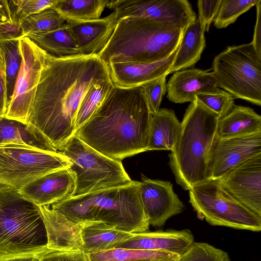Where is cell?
Masks as SVG:
<instances>
[{
    "label": "cell",
    "mask_w": 261,
    "mask_h": 261,
    "mask_svg": "<svg viewBox=\"0 0 261 261\" xmlns=\"http://www.w3.org/2000/svg\"><path fill=\"white\" fill-rule=\"evenodd\" d=\"M222 0H199L197 1L198 10V19L202 31L208 32L219 9Z\"/></svg>",
    "instance_id": "74e56055"
},
{
    "label": "cell",
    "mask_w": 261,
    "mask_h": 261,
    "mask_svg": "<svg viewBox=\"0 0 261 261\" xmlns=\"http://www.w3.org/2000/svg\"><path fill=\"white\" fill-rule=\"evenodd\" d=\"M256 19L253 40L251 42L258 56L261 58V2L256 5Z\"/></svg>",
    "instance_id": "b9f144b4"
},
{
    "label": "cell",
    "mask_w": 261,
    "mask_h": 261,
    "mask_svg": "<svg viewBox=\"0 0 261 261\" xmlns=\"http://www.w3.org/2000/svg\"><path fill=\"white\" fill-rule=\"evenodd\" d=\"M110 78L108 67L97 55L56 57L46 52L27 123L60 151L75 135L76 115L87 92Z\"/></svg>",
    "instance_id": "6da1fadb"
},
{
    "label": "cell",
    "mask_w": 261,
    "mask_h": 261,
    "mask_svg": "<svg viewBox=\"0 0 261 261\" xmlns=\"http://www.w3.org/2000/svg\"><path fill=\"white\" fill-rule=\"evenodd\" d=\"M219 118L196 99L186 110L178 138L168 155L176 182L185 190L210 179L209 165Z\"/></svg>",
    "instance_id": "277c9868"
},
{
    "label": "cell",
    "mask_w": 261,
    "mask_h": 261,
    "mask_svg": "<svg viewBox=\"0 0 261 261\" xmlns=\"http://www.w3.org/2000/svg\"><path fill=\"white\" fill-rule=\"evenodd\" d=\"M113 11L98 19L66 24L81 55H98L105 47L117 24Z\"/></svg>",
    "instance_id": "ffe728a7"
},
{
    "label": "cell",
    "mask_w": 261,
    "mask_h": 261,
    "mask_svg": "<svg viewBox=\"0 0 261 261\" xmlns=\"http://www.w3.org/2000/svg\"><path fill=\"white\" fill-rule=\"evenodd\" d=\"M21 144L40 150L58 152L44 136L28 123L0 117V146Z\"/></svg>",
    "instance_id": "d4e9b609"
},
{
    "label": "cell",
    "mask_w": 261,
    "mask_h": 261,
    "mask_svg": "<svg viewBox=\"0 0 261 261\" xmlns=\"http://www.w3.org/2000/svg\"><path fill=\"white\" fill-rule=\"evenodd\" d=\"M233 96L228 92L217 88L215 90L196 96V99L220 118L226 115L234 103Z\"/></svg>",
    "instance_id": "836d02e7"
},
{
    "label": "cell",
    "mask_w": 261,
    "mask_h": 261,
    "mask_svg": "<svg viewBox=\"0 0 261 261\" xmlns=\"http://www.w3.org/2000/svg\"><path fill=\"white\" fill-rule=\"evenodd\" d=\"M139 182L73 196L49 206L75 223L98 222L133 233L148 231Z\"/></svg>",
    "instance_id": "3957f363"
},
{
    "label": "cell",
    "mask_w": 261,
    "mask_h": 261,
    "mask_svg": "<svg viewBox=\"0 0 261 261\" xmlns=\"http://www.w3.org/2000/svg\"><path fill=\"white\" fill-rule=\"evenodd\" d=\"M12 20L8 1L0 0V25Z\"/></svg>",
    "instance_id": "7bdbcfd3"
},
{
    "label": "cell",
    "mask_w": 261,
    "mask_h": 261,
    "mask_svg": "<svg viewBox=\"0 0 261 261\" xmlns=\"http://www.w3.org/2000/svg\"><path fill=\"white\" fill-rule=\"evenodd\" d=\"M109 0H57L51 7L65 21L84 22L100 18Z\"/></svg>",
    "instance_id": "83f0119b"
},
{
    "label": "cell",
    "mask_w": 261,
    "mask_h": 261,
    "mask_svg": "<svg viewBox=\"0 0 261 261\" xmlns=\"http://www.w3.org/2000/svg\"><path fill=\"white\" fill-rule=\"evenodd\" d=\"M180 256L175 257H171L165 259H154L150 261H178Z\"/></svg>",
    "instance_id": "f6af8a7d"
},
{
    "label": "cell",
    "mask_w": 261,
    "mask_h": 261,
    "mask_svg": "<svg viewBox=\"0 0 261 261\" xmlns=\"http://www.w3.org/2000/svg\"><path fill=\"white\" fill-rule=\"evenodd\" d=\"M40 258L38 256H28L16 258L11 261H40Z\"/></svg>",
    "instance_id": "ee69618b"
},
{
    "label": "cell",
    "mask_w": 261,
    "mask_h": 261,
    "mask_svg": "<svg viewBox=\"0 0 261 261\" xmlns=\"http://www.w3.org/2000/svg\"><path fill=\"white\" fill-rule=\"evenodd\" d=\"M261 153V131L216 139L209 165L210 179H217L243 162Z\"/></svg>",
    "instance_id": "4fadbf2b"
},
{
    "label": "cell",
    "mask_w": 261,
    "mask_h": 261,
    "mask_svg": "<svg viewBox=\"0 0 261 261\" xmlns=\"http://www.w3.org/2000/svg\"><path fill=\"white\" fill-rule=\"evenodd\" d=\"M166 76L160 77L141 86L151 114L157 112L160 109L167 91Z\"/></svg>",
    "instance_id": "8d00e7d4"
},
{
    "label": "cell",
    "mask_w": 261,
    "mask_h": 261,
    "mask_svg": "<svg viewBox=\"0 0 261 261\" xmlns=\"http://www.w3.org/2000/svg\"><path fill=\"white\" fill-rule=\"evenodd\" d=\"M151 114L141 86H114L98 110L75 133L114 160L147 151Z\"/></svg>",
    "instance_id": "7a4b0ae2"
},
{
    "label": "cell",
    "mask_w": 261,
    "mask_h": 261,
    "mask_svg": "<svg viewBox=\"0 0 261 261\" xmlns=\"http://www.w3.org/2000/svg\"><path fill=\"white\" fill-rule=\"evenodd\" d=\"M40 261H90L82 251H55L42 256Z\"/></svg>",
    "instance_id": "f35d334b"
},
{
    "label": "cell",
    "mask_w": 261,
    "mask_h": 261,
    "mask_svg": "<svg viewBox=\"0 0 261 261\" xmlns=\"http://www.w3.org/2000/svg\"><path fill=\"white\" fill-rule=\"evenodd\" d=\"M47 234V248L54 251H82L81 224L49 206H39Z\"/></svg>",
    "instance_id": "44dd1931"
},
{
    "label": "cell",
    "mask_w": 261,
    "mask_h": 261,
    "mask_svg": "<svg viewBox=\"0 0 261 261\" xmlns=\"http://www.w3.org/2000/svg\"><path fill=\"white\" fill-rule=\"evenodd\" d=\"M75 190L74 175L69 168H65L45 174L18 191L24 198L38 206H50L73 196Z\"/></svg>",
    "instance_id": "2e32d148"
},
{
    "label": "cell",
    "mask_w": 261,
    "mask_h": 261,
    "mask_svg": "<svg viewBox=\"0 0 261 261\" xmlns=\"http://www.w3.org/2000/svg\"><path fill=\"white\" fill-rule=\"evenodd\" d=\"M22 36L20 24L13 20L0 25V39L19 38Z\"/></svg>",
    "instance_id": "60d3db41"
},
{
    "label": "cell",
    "mask_w": 261,
    "mask_h": 261,
    "mask_svg": "<svg viewBox=\"0 0 261 261\" xmlns=\"http://www.w3.org/2000/svg\"><path fill=\"white\" fill-rule=\"evenodd\" d=\"M58 152L71 162L69 169L75 180L74 196L124 186L133 181L121 162L99 152L75 135Z\"/></svg>",
    "instance_id": "52a82bcc"
},
{
    "label": "cell",
    "mask_w": 261,
    "mask_h": 261,
    "mask_svg": "<svg viewBox=\"0 0 261 261\" xmlns=\"http://www.w3.org/2000/svg\"><path fill=\"white\" fill-rule=\"evenodd\" d=\"M107 7L113 9L117 22L125 17H139L185 30L197 19L187 0H112Z\"/></svg>",
    "instance_id": "7c38bea8"
},
{
    "label": "cell",
    "mask_w": 261,
    "mask_h": 261,
    "mask_svg": "<svg viewBox=\"0 0 261 261\" xmlns=\"http://www.w3.org/2000/svg\"><path fill=\"white\" fill-rule=\"evenodd\" d=\"M233 198L261 217V153L217 179Z\"/></svg>",
    "instance_id": "5bb4252c"
},
{
    "label": "cell",
    "mask_w": 261,
    "mask_h": 261,
    "mask_svg": "<svg viewBox=\"0 0 261 261\" xmlns=\"http://www.w3.org/2000/svg\"><path fill=\"white\" fill-rule=\"evenodd\" d=\"M65 21L53 8L34 13L20 24L22 36L29 34H39L51 32L63 27Z\"/></svg>",
    "instance_id": "1f68e13d"
},
{
    "label": "cell",
    "mask_w": 261,
    "mask_h": 261,
    "mask_svg": "<svg viewBox=\"0 0 261 261\" xmlns=\"http://www.w3.org/2000/svg\"><path fill=\"white\" fill-rule=\"evenodd\" d=\"M138 192L149 224L154 227L163 226L169 218L185 208L170 181L151 179L142 175Z\"/></svg>",
    "instance_id": "9a60e30c"
},
{
    "label": "cell",
    "mask_w": 261,
    "mask_h": 261,
    "mask_svg": "<svg viewBox=\"0 0 261 261\" xmlns=\"http://www.w3.org/2000/svg\"><path fill=\"white\" fill-rule=\"evenodd\" d=\"M260 2L261 0H222L213 20L214 26L217 29L226 28Z\"/></svg>",
    "instance_id": "d6a6232c"
},
{
    "label": "cell",
    "mask_w": 261,
    "mask_h": 261,
    "mask_svg": "<svg viewBox=\"0 0 261 261\" xmlns=\"http://www.w3.org/2000/svg\"><path fill=\"white\" fill-rule=\"evenodd\" d=\"M8 106L5 64L3 54L0 49V117L5 116Z\"/></svg>",
    "instance_id": "ab89813d"
},
{
    "label": "cell",
    "mask_w": 261,
    "mask_h": 261,
    "mask_svg": "<svg viewBox=\"0 0 261 261\" xmlns=\"http://www.w3.org/2000/svg\"><path fill=\"white\" fill-rule=\"evenodd\" d=\"M218 87L234 98L261 105V58L250 42L228 46L212 63Z\"/></svg>",
    "instance_id": "ba28073f"
},
{
    "label": "cell",
    "mask_w": 261,
    "mask_h": 261,
    "mask_svg": "<svg viewBox=\"0 0 261 261\" xmlns=\"http://www.w3.org/2000/svg\"><path fill=\"white\" fill-rule=\"evenodd\" d=\"M48 54L56 57L81 55L66 23L62 28L49 32L29 34L25 36Z\"/></svg>",
    "instance_id": "4316f807"
},
{
    "label": "cell",
    "mask_w": 261,
    "mask_h": 261,
    "mask_svg": "<svg viewBox=\"0 0 261 261\" xmlns=\"http://www.w3.org/2000/svg\"><path fill=\"white\" fill-rule=\"evenodd\" d=\"M205 45L204 33L197 18L184 30L170 73L194 66L200 59Z\"/></svg>",
    "instance_id": "484cf974"
},
{
    "label": "cell",
    "mask_w": 261,
    "mask_h": 261,
    "mask_svg": "<svg viewBox=\"0 0 261 261\" xmlns=\"http://www.w3.org/2000/svg\"><path fill=\"white\" fill-rule=\"evenodd\" d=\"M114 86L111 78L99 81L92 86L78 110L75 123L76 132L101 106Z\"/></svg>",
    "instance_id": "f1b7e54d"
},
{
    "label": "cell",
    "mask_w": 261,
    "mask_h": 261,
    "mask_svg": "<svg viewBox=\"0 0 261 261\" xmlns=\"http://www.w3.org/2000/svg\"><path fill=\"white\" fill-rule=\"evenodd\" d=\"M22 60L5 117L27 123L44 63L46 52L27 37L20 38Z\"/></svg>",
    "instance_id": "8fae6325"
},
{
    "label": "cell",
    "mask_w": 261,
    "mask_h": 261,
    "mask_svg": "<svg viewBox=\"0 0 261 261\" xmlns=\"http://www.w3.org/2000/svg\"><path fill=\"white\" fill-rule=\"evenodd\" d=\"M81 224L82 251L86 254L115 248L135 234L102 222H88Z\"/></svg>",
    "instance_id": "7402d4cb"
},
{
    "label": "cell",
    "mask_w": 261,
    "mask_h": 261,
    "mask_svg": "<svg viewBox=\"0 0 261 261\" xmlns=\"http://www.w3.org/2000/svg\"><path fill=\"white\" fill-rule=\"evenodd\" d=\"M57 0L8 1L13 21L19 24L28 16L51 8Z\"/></svg>",
    "instance_id": "d590c367"
},
{
    "label": "cell",
    "mask_w": 261,
    "mask_h": 261,
    "mask_svg": "<svg viewBox=\"0 0 261 261\" xmlns=\"http://www.w3.org/2000/svg\"><path fill=\"white\" fill-rule=\"evenodd\" d=\"M194 242L189 229L146 231L134 236L117 245L115 248L161 251L182 255Z\"/></svg>",
    "instance_id": "d6986e66"
},
{
    "label": "cell",
    "mask_w": 261,
    "mask_h": 261,
    "mask_svg": "<svg viewBox=\"0 0 261 261\" xmlns=\"http://www.w3.org/2000/svg\"><path fill=\"white\" fill-rule=\"evenodd\" d=\"M168 99L176 103L192 102L197 95L218 88L213 71L197 68L176 71L166 84Z\"/></svg>",
    "instance_id": "ac0fdd59"
},
{
    "label": "cell",
    "mask_w": 261,
    "mask_h": 261,
    "mask_svg": "<svg viewBox=\"0 0 261 261\" xmlns=\"http://www.w3.org/2000/svg\"><path fill=\"white\" fill-rule=\"evenodd\" d=\"M190 202L198 215L212 225L253 231L261 230V217L247 208L221 185L210 179L189 190Z\"/></svg>",
    "instance_id": "9c48e42d"
},
{
    "label": "cell",
    "mask_w": 261,
    "mask_h": 261,
    "mask_svg": "<svg viewBox=\"0 0 261 261\" xmlns=\"http://www.w3.org/2000/svg\"><path fill=\"white\" fill-rule=\"evenodd\" d=\"M178 261H230L228 254L206 243L193 242Z\"/></svg>",
    "instance_id": "e575fe53"
},
{
    "label": "cell",
    "mask_w": 261,
    "mask_h": 261,
    "mask_svg": "<svg viewBox=\"0 0 261 261\" xmlns=\"http://www.w3.org/2000/svg\"><path fill=\"white\" fill-rule=\"evenodd\" d=\"M90 261H150L180 256L168 252L125 248L87 254Z\"/></svg>",
    "instance_id": "4dcf8cb0"
},
{
    "label": "cell",
    "mask_w": 261,
    "mask_h": 261,
    "mask_svg": "<svg viewBox=\"0 0 261 261\" xmlns=\"http://www.w3.org/2000/svg\"><path fill=\"white\" fill-rule=\"evenodd\" d=\"M0 49L3 54L5 64L6 96L9 106L21 64L20 38L8 40L0 39Z\"/></svg>",
    "instance_id": "f546056e"
},
{
    "label": "cell",
    "mask_w": 261,
    "mask_h": 261,
    "mask_svg": "<svg viewBox=\"0 0 261 261\" xmlns=\"http://www.w3.org/2000/svg\"><path fill=\"white\" fill-rule=\"evenodd\" d=\"M70 165L68 158L58 151L16 144L0 146V184L18 191L45 174Z\"/></svg>",
    "instance_id": "30bf717a"
},
{
    "label": "cell",
    "mask_w": 261,
    "mask_h": 261,
    "mask_svg": "<svg viewBox=\"0 0 261 261\" xmlns=\"http://www.w3.org/2000/svg\"><path fill=\"white\" fill-rule=\"evenodd\" d=\"M184 30L151 19L119 20L105 47L97 55L110 63H151L168 57L179 44Z\"/></svg>",
    "instance_id": "5b68a950"
},
{
    "label": "cell",
    "mask_w": 261,
    "mask_h": 261,
    "mask_svg": "<svg viewBox=\"0 0 261 261\" xmlns=\"http://www.w3.org/2000/svg\"><path fill=\"white\" fill-rule=\"evenodd\" d=\"M47 234L39 206L19 192L0 184V261L55 252L47 248Z\"/></svg>",
    "instance_id": "8992f818"
},
{
    "label": "cell",
    "mask_w": 261,
    "mask_h": 261,
    "mask_svg": "<svg viewBox=\"0 0 261 261\" xmlns=\"http://www.w3.org/2000/svg\"><path fill=\"white\" fill-rule=\"evenodd\" d=\"M179 44L168 57L151 63L124 62L108 65L114 85L122 88L140 87L143 84L170 74Z\"/></svg>",
    "instance_id": "e0dca14e"
},
{
    "label": "cell",
    "mask_w": 261,
    "mask_h": 261,
    "mask_svg": "<svg viewBox=\"0 0 261 261\" xmlns=\"http://www.w3.org/2000/svg\"><path fill=\"white\" fill-rule=\"evenodd\" d=\"M181 129L173 110L160 109L151 114L147 150L171 151L177 140Z\"/></svg>",
    "instance_id": "603a6c76"
},
{
    "label": "cell",
    "mask_w": 261,
    "mask_h": 261,
    "mask_svg": "<svg viewBox=\"0 0 261 261\" xmlns=\"http://www.w3.org/2000/svg\"><path fill=\"white\" fill-rule=\"evenodd\" d=\"M261 131V116L249 107L233 105L229 111L219 118L217 135L228 138Z\"/></svg>",
    "instance_id": "cb8c5ba5"
}]
</instances>
